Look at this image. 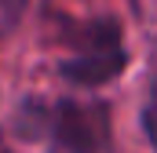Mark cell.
<instances>
[{"instance_id": "cell-2", "label": "cell", "mask_w": 157, "mask_h": 153, "mask_svg": "<svg viewBox=\"0 0 157 153\" xmlns=\"http://www.w3.org/2000/svg\"><path fill=\"white\" fill-rule=\"evenodd\" d=\"M48 131L70 153H95L106 146L110 113L102 102H55L48 113Z\"/></svg>"}, {"instance_id": "cell-4", "label": "cell", "mask_w": 157, "mask_h": 153, "mask_svg": "<svg viewBox=\"0 0 157 153\" xmlns=\"http://www.w3.org/2000/svg\"><path fill=\"white\" fill-rule=\"evenodd\" d=\"M11 15H15L11 0H0V26H7V22H11Z\"/></svg>"}, {"instance_id": "cell-1", "label": "cell", "mask_w": 157, "mask_h": 153, "mask_svg": "<svg viewBox=\"0 0 157 153\" xmlns=\"http://www.w3.org/2000/svg\"><path fill=\"white\" fill-rule=\"evenodd\" d=\"M77 51L59 66L66 80L84 84V88H99L117 80L124 69V47H121V29L117 22H88L77 33Z\"/></svg>"}, {"instance_id": "cell-3", "label": "cell", "mask_w": 157, "mask_h": 153, "mask_svg": "<svg viewBox=\"0 0 157 153\" xmlns=\"http://www.w3.org/2000/svg\"><path fill=\"white\" fill-rule=\"evenodd\" d=\"M146 131H150V139L157 142V102L146 110Z\"/></svg>"}]
</instances>
